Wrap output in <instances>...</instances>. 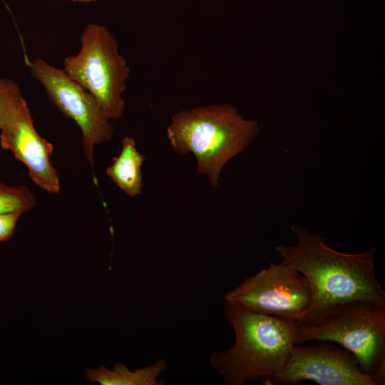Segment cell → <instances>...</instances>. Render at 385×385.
I'll return each mask as SVG.
<instances>
[{
    "label": "cell",
    "mask_w": 385,
    "mask_h": 385,
    "mask_svg": "<svg viewBox=\"0 0 385 385\" xmlns=\"http://www.w3.org/2000/svg\"><path fill=\"white\" fill-rule=\"evenodd\" d=\"M167 368L164 359L134 371L129 370L125 364H115L112 370L105 366L89 369L87 376L90 382L96 381L101 385H163L165 383L158 376Z\"/></svg>",
    "instance_id": "11"
},
{
    "label": "cell",
    "mask_w": 385,
    "mask_h": 385,
    "mask_svg": "<svg viewBox=\"0 0 385 385\" xmlns=\"http://www.w3.org/2000/svg\"><path fill=\"white\" fill-rule=\"evenodd\" d=\"M1 147L26 166L31 180L47 192L56 194L60 180L51 161L53 145L36 130L27 103L23 98L0 128Z\"/></svg>",
    "instance_id": "9"
},
{
    "label": "cell",
    "mask_w": 385,
    "mask_h": 385,
    "mask_svg": "<svg viewBox=\"0 0 385 385\" xmlns=\"http://www.w3.org/2000/svg\"><path fill=\"white\" fill-rule=\"evenodd\" d=\"M292 246L274 250L284 262L307 279L311 303L300 322H309L346 303L359 301L385 306V292L374 263L375 247L361 253H344L329 247L324 240L296 226Z\"/></svg>",
    "instance_id": "1"
},
{
    "label": "cell",
    "mask_w": 385,
    "mask_h": 385,
    "mask_svg": "<svg viewBox=\"0 0 385 385\" xmlns=\"http://www.w3.org/2000/svg\"><path fill=\"white\" fill-rule=\"evenodd\" d=\"M81 43L79 52L64 59L63 70L96 98L108 118H121L130 68L119 53L117 40L106 26L89 24Z\"/></svg>",
    "instance_id": "5"
},
{
    "label": "cell",
    "mask_w": 385,
    "mask_h": 385,
    "mask_svg": "<svg viewBox=\"0 0 385 385\" xmlns=\"http://www.w3.org/2000/svg\"><path fill=\"white\" fill-rule=\"evenodd\" d=\"M21 215V213L16 212L0 213V242L12 236Z\"/></svg>",
    "instance_id": "14"
},
{
    "label": "cell",
    "mask_w": 385,
    "mask_h": 385,
    "mask_svg": "<svg viewBox=\"0 0 385 385\" xmlns=\"http://www.w3.org/2000/svg\"><path fill=\"white\" fill-rule=\"evenodd\" d=\"M223 315L232 327L235 344L214 351L211 366L225 385H243L279 372L297 343V323L242 309L225 301Z\"/></svg>",
    "instance_id": "2"
},
{
    "label": "cell",
    "mask_w": 385,
    "mask_h": 385,
    "mask_svg": "<svg viewBox=\"0 0 385 385\" xmlns=\"http://www.w3.org/2000/svg\"><path fill=\"white\" fill-rule=\"evenodd\" d=\"M259 131L257 121L245 118L235 106L210 104L175 113L167 138L176 153H192L197 171L217 187L225 165L245 150Z\"/></svg>",
    "instance_id": "3"
},
{
    "label": "cell",
    "mask_w": 385,
    "mask_h": 385,
    "mask_svg": "<svg viewBox=\"0 0 385 385\" xmlns=\"http://www.w3.org/2000/svg\"><path fill=\"white\" fill-rule=\"evenodd\" d=\"M27 65L31 76L43 85L50 101L81 129L86 160L93 166L95 146L113 138L111 120L107 118L96 98L63 69L41 58L28 61Z\"/></svg>",
    "instance_id": "7"
},
{
    "label": "cell",
    "mask_w": 385,
    "mask_h": 385,
    "mask_svg": "<svg viewBox=\"0 0 385 385\" xmlns=\"http://www.w3.org/2000/svg\"><path fill=\"white\" fill-rule=\"evenodd\" d=\"M313 340L338 344L356 357L376 385L385 384V306L355 301L316 320L297 323V343Z\"/></svg>",
    "instance_id": "4"
},
{
    "label": "cell",
    "mask_w": 385,
    "mask_h": 385,
    "mask_svg": "<svg viewBox=\"0 0 385 385\" xmlns=\"http://www.w3.org/2000/svg\"><path fill=\"white\" fill-rule=\"evenodd\" d=\"M145 159V157L138 150L135 140L126 136L122 140L120 154L113 158L106 173L128 196L135 197L142 193L141 168Z\"/></svg>",
    "instance_id": "10"
},
{
    "label": "cell",
    "mask_w": 385,
    "mask_h": 385,
    "mask_svg": "<svg viewBox=\"0 0 385 385\" xmlns=\"http://www.w3.org/2000/svg\"><path fill=\"white\" fill-rule=\"evenodd\" d=\"M306 380L320 385H376L351 353L319 340L296 343L282 370L265 382L291 385Z\"/></svg>",
    "instance_id": "8"
},
{
    "label": "cell",
    "mask_w": 385,
    "mask_h": 385,
    "mask_svg": "<svg viewBox=\"0 0 385 385\" xmlns=\"http://www.w3.org/2000/svg\"><path fill=\"white\" fill-rule=\"evenodd\" d=\"M23 98L20 88L14 81L0 78V128Z\"/></svg>",
    "instance_id": "13"
},
{
    "label": "cell",
    "mask_w": 385,
    "mask_h": 385,
    "mask_svg": "<svg viewBox=\"0 0 385 385\" xmlns=\"http://www.w3.org/2000/svg\"><path fill=\"white\" fill-rule=\"evenodd\" d=\"M69 1H78V2H91V1H94L96 0H69Z\"/></svg>",
    "instance_id": "15"
},
{
    "label": "cell",
    "mask_w": 385,
    "mask_h": 385,
    "mask_svg": "<svg viewBox=\"0 0 385 385\" xmlns=\"http://www.w3.org/2000/svg\"><path fill=\"white\" fill-rule=\"evenodd\" d=\"M225 301L251 312L298 322L309 310L311 294L306 278L282 261L271 262L245 279L225 295Z\"/></svg>",
    "instance_id": "6"
},
{
    "label": "cell",
    "mask_w": 385,
    "mask_h": 385,
    "mask_svg": "<svg viewBox=\"0 0 385 385\" xmlns=\"http://www.w3.org/2000/svg\"><path fill=\"white\" fill-rule=\"evenodd\" d=\"M36 205L32 192L25 185H10L0 180V213L31 210Z\"/></svg>",
    "instance_id": "12"
}]
</instances>
